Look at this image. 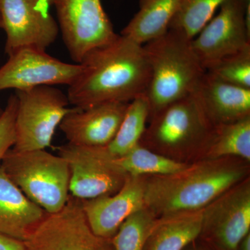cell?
I'll use <instances>...</instances> for the list:
<instances>
[{"label": "cell", "instance_id": "52a82bcc", "mask_svg": "<svg viewBox=\"0 0 250 250\" xmlns=\"http://www.w3.org/2000/svg\"><path fill=\"white\" fill-rule=\"evenodd\" d=\"M70 170V194L81 200L111 195L124 185L128 174L122 170L105 147L75 146L57 148Z\"/></svg>", "mask_w": 250, "mask_h": 250}, {"label": "cell", "instance_id": "3957f363", "mask_svg": "<svg viewBox=\"0 0 250 250\" xmlns=\"http://www.w3.org/2000/svg\"><path fill=\"white\" fill-rule=\"evenodd\" d=\"M143 47L149 67L145 94L150 117L190 95L206 71L192 48L191 39L177 31L169 29Z\"/></svg>", "mask_w": 250, "mask_h": 250}, {"label": "cell", "instance_id": "8fae6325", "mask_svg": "<svg viewBox=\"0 0 250 250\" xmlns=\"http://www.w3.org/2000/svg\"><path fill=\"white\" fill-rule=\"evenodd\" d=\"M248 1L226 0L218 16L192 39V48L205 71L219 61L250 47V29L246 21Z\"/></svg>", "mask_w": 250, "mask_h": 250}, {"label": "cell", "instance_id": "f546056e", "mask_svg": "<svg viewBox=\"0 0 250 250\" xmlns=\"http://www.w3.org/2000/svg\"><path fill=\"white\" fill-rule=\"evenodd\" d=\"M3 111H4V108H1V106H0V117L2 115Z\"/></svg>", "mask_w": 250, "mask_h": 250}, {"label": "cell", "instance_id": "7a4b0ae2", "mask_svg": "<svg viewBox=\"0 0 250 250\" xmlns=\"http://www.w3.org/2000/svg\"><path fill=\"white\" fill-rule=\"evenodd\" d=\"M250 177V162L236 157L189 163L178 172L146 176L145 205L156 218L202 210Z\"/></svg>", "mask_w": 250, "mask_h": 250}, {"label": "cell", "instance_id": "44dd1931", "mask_svg": "<svg viewBox=\"0 0 250 250\" xmlns=\"http://www.w3.org/2000/svg\"><path fill=\"white\" fill-rule=\"evenodd\" d=\"M149 115L150 106L146 94H141L131 100L116 136L106 146L108 152L115 157H120L139 144Z\"/></svg>", "mask_w": 250, "mask_h": 250}, {"label": "cell", "instance_id": "30bf717a", "mask_svg": "<svg viewBox=\"0 0 250 250\" xmlns=\"http://www.w3.org/2000/svg\"><path fill=\"white\" fill-rule=\"evenodd\" d=\"M250 230V179L230 188L202 209L198 238L207 250H238Z\"/></svg>", "mask_w": 250, "mask_h": 250}, {"label": "cell", "instance_id": "9c48e42d", "mask_svg": "<svg viewBox=\"0 0 250 250\" xmlns=\"http://www.w3.org/2000/svg\"><path fill=\"white\" fill-rule=\"evenodd\" d=\"M23 242L26 250H115L111 239L93 233L81 200L70 194L65 207L47 213Z\"/></svg>", "mask_w": 250, "mask_h": 250}, {"label": "cell", "instance_id": "e0dca14e", "mask_svg": "<svg viewBox=\"0 0 250 250\" xmlns=\"http://www.w3.org/2000/svg\"><path fill=\"white\" fill-rule=\"evenodd\" d=\"M47 213L24 195L0 165V233L24 241Z\"/></svg>", "mask_w": 250, "mask_h": 250}, {"label": "cell", "instance_id": "d4e9b609", "mask_svg": "<svg viewBox=\"0 0 250 250\" xmlns=\"http://www.w3.org/2000/svg\"><path fill=\"white\" fill-rule=\"evenodd\" d=\"M206 72L225 83L250 89V47L219 61Z\"/></svg>", "mask_w": 250, "mask_h": 250}, {"label": "cell", "instance_id": "8992f818", "mask_svg": "<svg viewBox=\"0 0 250 250\" xmlns=\"http://www.w3.org/2000/svg\"><path fill=\"white\" fill-rule=\"evenodd\" d=\"M15 130L16 152L50 147L56 129L72 108L67 95L52 85L16 90Z\"/></svg>", "mask_w": 250, "mask_h": 250}, {"label": "cell", "instance_id": "5b68a950", "mask_svg": "<svg viewBox=\"0 0 250 250\" xmlns=\"http://www.w3.org/2000/svg\"><path fill=\"white\" fill-rule=\"evenodd\" d=\"M0 165L24 195L47 213L65 207L70 195V170L62 156L45 149L16 152L11 148Z\"/></svg>", "mask_w": 250, "mask_h": 250}, {"label": "cell", "instance_id": "6da1fadb", "mask_svg": "<svg viewBox=\"0 0 250 250\" xmlns=\"http://www.w3.org/2000/svg\"><path fill=\"white\" fill-rule=\"evenodd\" d=\"M83 70L68 85L69 103L85 109L107 103H129L145 93L149 67L143 45L123 35L90 51Z\"/></svg>", "mask_w": 250, "mask_h": 250}, {"label": "cell", "instance_id": "277c9868", "mask_svg": "<svg viewBox=\"0 0 250 250\" xmlns=\"http://www.w3.org/2000/svg\"><path fill=\"white\" fill-rule=\"evenodd\" d=\"M149 121L140 144L183 163L198 159L213 129L191 94L156 112Z\"/></svg>", "mask_w": 250, "mask_h": 250}, {"label": "cell", "instance_id": "d6986e66", "mask_svg": "<svg viewBox=\"0 0 250 250\" xmlns=\"http://www.w3.org/2000/svg\"><path fill=\"white\" fill-rule=\"evenodd\" d=\"M180 0H140L139 10L121 35L145 45L164 35L177 12Z\"/></svg>", "mask_w": 250, "mask_h": 250}, {"label": "cell", "instance_id": "5bb4252c", "mask_svg": "<svg viewBox=\"0 0 250 250\" xmlns=\"http://www.w3.org/2000/svg\"><path fill=\"white\" fill-rule=\"evenodd\" d=\"M146 176H128L116 193L81 200L82 208L92 231L97 236L111 239L123 222L146 207Z\"/></svg>", "mask_w": 250, "mask_h": 250}, {"label": "cell", "instance_id": "ffe728a7", "mask_svg": "<svg viewBox=\"0 0 250 250\" xmlns=\"http://www.w3.org/2000/svg\"><path fill=\"white\" fill-rule=\"evenodd\" d=\"M236 157L250 162V116L214 126L198 160Z\"/></svg>", "mask_w": 250, "mask_h": 250}, {"label": "cell", "instance_id": "ac0fdd59", "mask_svg": "<svg viewBox=\"0 0 250 250\" xmlns=\"http://www.w3.org/2000/svg\"><path fill=\"white\" fill-rule=\"evenodd\" d=\"M202 210L156 218L143 250H184L201 232Z\"/></svg>", "mask_w": 250, "mask_h": 250}, {"label": "cell", "instance_id": "2e32d148", "mask_svg": "<svg viewBox=\"0 0 250 250\" xmlns=\"http://www.w3.org/2000/svg\"><path fill=\"white\" fill-rule=\"evenodd\" d=\"M191 95L213 127L250 116V89L225 83L207 72Z\"/></svg>", "mask_w": 250, "mask_h": 250}, {"label": "cell", "instance_id": "7402d4cb", "mask_svg": "<svg viewBox=\"0 0 250 250\" xmlns=\"http://www.w3.org/2000/svg\"><path fill=\"white\" fill-rule=\"evenodd\" d=\"M116 162L125 173L133 177L173 174L189 164L153 152L140 143L124 155L116 157Z\"/></svg>", "mask_w": 250, "mask_h": 250}, {"label": "cell", "instance_id": "4dcf8cb0", "mask_svg": "<svg viewBox=\"0 0 250 250\" xmlns=\"http://www.w3.org/2000/svg\"><path fill=\"white\" fill-rule=\"evenodd\" d=\"M0 28H1V18H0Z\"/></svg>", "mask_w": 250, "mask_h": 250}, {"label": "cell", "instance_id": "7c38bea8", "mask_svg": "<svg viewBox=\"0 0 250 250\" xmlns=\"http://www.w3.org/2000/svg\"><path fill=\"white\" fill-rule=\"evenodd\" d=\"M0 67V91L22 90L42 85H70L83 70L80 63H67L46 50L22 47L9 54Z\"/></svg>", "mask_w": 250, "mask_h": 250}, {"label": "cell", "instance_id": "484cf974", "mask_svg": "<svg viewBox=\"0 0 250 250\" xmlns=\"http://www.w3.org/2000/svg\"><path fill=\"white\" fill-rule=\"evenodd\" d=\"M16 109L17 98L16 95H11L8 99L6 107L0 117V164L6 153L14 147L16 142Z\"/></svg>", "mask_w": 250, "mask_h": 250}, {"label": "cell", "instance_id": "f1b7e54d", "mask_svg": "<svg viewBox=\"0 0 250 250\" xmlns=\"http://www.w3.org/2000/svg\"><path fill=\"white\" fill-rule=\"evenodd\" d=\"M40 1L45 8L49 9V8L54 4L55 0H40Z\"/></svg>", "mask_w": 250, "mask_h": 250}, {"label": "cell", "instance_id": "4fadbf2b", "mask_svg": "<svg viewBox=\"0 0 250 250\" xmlns=\"http://www.w3.org/2000/svg\"><path fill=\"white\" fill-rule=\"evenodd\" d=\"M0 18L8 56L22 47L46 50L59 35L58 23L40 0H0Z\"/></svg>", "mask_w": 250, "mask_h": 250}, {"label": "cell", "instance_id": "cb8c5ba5", "mask_svg": "<svg viewBox=\"0 0 250 250\" xmlns=\"http://www.w3.org/2000/svg\"><path fill=\"white\" fill-rule=\"evenodd\" d=\"M156 217L146 207L130 215L111 238L115 250H143Z\"/></svg>", "mask_w": 250, "mask_h": 250}, {"label": "cell", "instance_id": "ba28073f", "mask_svg": "<svg viewBox=\"0 0 250 250\" xmlns=\"http://www.w3.org/2000/svg\"><path fill=\"white\" fill-rule=\"evenodd\" d=\"M53 5L62 41L76 63L118 36L101 0H55Z\"/></svg>", "mask_w": 250, "mask_h": 250}, {"label": "cell", "instance_id": "9a60e30c", "mask_svg": "<svg viewBox=\"0 0 250 250\" xmlns=\"http://www.w3.org/2000/svg\"><path fill=\"white\" fill-rule=\"evenodd\" d=\"M128 104L107 103L92 107L72 108L59 127L69 143L88 147H105L113 141Z\"/></svg>", "mask_w": 250, "mask_h": 250}, {"label": "cell", "instance_id": "603a6c76", "mask_svg": "<svg viewBox=\"0 0 250 250\" xmlns=\"http://www.w3.org/2000/svg\"><path fill=\"white\" fill-rule=\"evenodd\" d=\"M226 0H180L169 29L192 39L205 27ZM168 29V30H169Z\"/></svg>", "mask_w": 250, "mask_h": 250}, {"label": "cell", "instance_id": "4316f807", "mask_svg": "<svg viewBox=\"0 0 250 250\" xmlns=\"http://www.w3.org/2000/svg\"><path fill=\"white\" fill-rule=\"evenodd\" d=\"M0 250H26L24 242L0 233Z\"/></svg>", "mask_w": 250, "mask_h": 250}, {"label": "cell", "instance_id": "83f0119b", "mask_svg": "<svg viewBox=\"0 0 250 250\" xmlns=\"http://www.w3.org/2000/svg\"><path fill=\"white\" fill-rule=\"evenodd\" d=\"M238 250H250V233H248L242 239L238 246Z\"/></svg>", "mask_w": 250, "mask_h": 250}]
</instances>
